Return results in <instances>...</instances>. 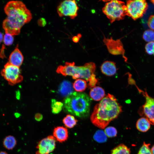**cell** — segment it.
<instances>
[{"instance_id":"cell-1","label":"cell","mask_w":154,"mask_h":154,"mask_svg":"<svg viewBox=\"0 0 154 154\" xmlns=\"http://www.w3.org/2000/svg\"><path fill=\"white\" fill-rule=\"evenodd\" d=\"M4 10L7 17L3 22V28L5 33L13 36L19 35L23 26L29 23L32 18L30 11L21 1L8 2Z\"/></svg>"},{"instance_id":"cell-2","label":"cell","mask_w":154,"mask_h":154,"mask_svg":"<svg viewBox=\"0 0 154 154\" xmlns=\"http://www.w3.org/2000/svg\"><path fill=\"white\" fill-rule=\"evenodd\" d=\"M122 111V107L116 98L108 93L95 106L90 116V120L95 126L104 129Z\"/></svg>"},{"instance_id":"cell-3","label":"cell","mask_w":154,"mask_h":154,"mask_svg":"<svg viewBox=\"0 0 154 154\" xmlns=\"http://www.w3.org/2000/svg\"><path fill=\"white\" fill-rule=\"evenodd\" d=\"M91 102V99L86 93L73 92L65 98L63 106L66 112L84 118L89 115Z\"/></svg>"},{"instance_id":"cell-4","label":"cell","mask_w":154,"mask_h":154,"mask_svg":"<svg viewBox=\"0 0 154 154\" xmlns=\"http://www.w3.org/2000/svg\"><path fill=\"white\" fill-rule=\"evenodd\" d=\"M96 69V65L92 62L79 66H75L74 62H67L64 66H58L56 72L64 76H71L74 79H82L89 82L92 75L94 74Z\"/></svg>"},{"instance_id":"cell-5","label":"cell","mask_w":154,"mask_h":154,"mask_svg":"<svg viewBox=\"0 0 154 154\" xmlns=\"http://www.w3.org/2000/svg\"><path fill=\"white\" fill-rule=\"evenodd\" d=\"M126 7L122 1L113 0L107 2L102 9L103 13L111 23L123 20L126 15Z\"/></svg>"},{"instance_id":"cell-6","label":"cell","mask_w":154,"mask_h":154,"mask_svg":"<svg viewBox=\"0 0 154 154\" xmlns=\"http://www.w3.org/2000/svg\"><path fill=\"white\" fill-rule=\"evenodd\" d=\"M129 81V82L135 85L139 92L141 93L145 98V102L139 110V114L144 116L151 124L154 125V98L149 96L146 90L144 91L139 89L132 78Z\"/></svg>"},{"instance_id":"cell-7","label":"cell","mask_w":154,"mask_h":154,"mask_svg":"<svg viewBox=\"0 0 154 154\" xmlns=\"http://www.w3.org/2000/svg\"><path fill=\"white\" fill-rule=\"evenodd\" d=\"M126 15L134 20L141 17L146 12L148 5L145 0H130L126 2Z\"/></svg>"},{"instance_id":"cell-8","label":"cell","mask_w":154,"mask_h":154,"mask_svg":"<svg viewBox=\"0 0 154 154\" xmlns=\"http://www.w3.org/2000/svg\"><path fill=\"white\" fill-rule=\"evenodd\" d=\"M1 74L11 85L21 82L23 78L19 67L11 64L8 62L5 65Z\"/></svg>"},{"instance_id":"cell-9","label":"cell","mask_w":154,"mask_h":154,"mask_svg":"<svg viewBox=\"0 0 154 154\" xmlns=\"http://www.w3.org/2000/svg\"><path fill=\"white\" fill-rule=\"evenodd\" d=\"M78 9L75 1L65 0L58 6L57 11L60 17L68 16L71 19H73L77 15Z\"/></svg>"},{"instance_id":"cell-10","label":"cell","mask_w":154,"mask_h":154,"mask_svg":"<svg viewBox=\"0 0 154 154\" xmlns=\"http://www.w3.org/2000/svg\"><path fill=\"white\" fill-rule=\"evenodd\" d=\"M103 41L110 53L114 55H122L125 61H127V59L124 55L125 50L120 39L115 40L112 37L106 38L104 37Z\"/></svg>"},{"instance_id":"cell-11","label":"cell","mask_w":154,"mask_h":154,"mask_svg":"<svg viewBox=\"0 0 154 154\" xmlns=\"http://www.w3.org/2000/svg\"><path fill=\"white\" fill-rule=\"evenodd\" d=\"M56 143V139L52 135H49L43 139L37 144L36 154H49L55 149Z\"/></svg>"},{"instance_id":"cell-12","label":"cell","mask_w":154,"mask_h":154,"mask_svg":"<svg viewBox=\"0 0 154 154\" xmlns=\"http://www.w3.org/2000/svg\"><path fill=\"white\" fill-rule=\"evenodd\" d=\"M23 60V56L17 46L10 54L8 62L13 65L19 67L22 64Z\"/></svg>"},{"instance_id":"cell-13","label":"cell","mask_w":154,"mask_h":154,"mask_svg":"<svg viewBox=\"0 0 154 154\" xmlns=\"http://www.w3.org/2000/svg\"><path fill=\"white\" fill-rule=\"evenodd\" d=\"M53 135L56 140L60 143H62L66 141L68 138V129L63 126L56 127L53 130Z\"/></svg>"},{"instance_id":"cell-14","label":"cell","mask_w":154,"mask_h":154,"mask_svg":"<svg viewBox=\"0 0 154 154\" xmlns=\"http://www.w3.org/2000/svg\"><path fill=\"white\" fill-rule=\"evenodd\" d=\"M100 68L102 73L108 76L114 75L117 70L115 63L110 61L104 62L101 65Z\"/></svg>"},{"instance_id":"cell-15","label":"cell","mask_w":154,"mask_h":154,"mask_svg":"<svg viewBox=\"0 0 154 154\" xmlns=\"http://www.w3.org/2000/svg\"><path fill=\"white\" fill-rule=\"evenodd\" d=\"M73 91V84L67 80H64L61 83L58 89L60 94L66 97L72 93Z\"/></svg>"},{"instance_id":"cell-16","label":"cell","mask_w":154,"mask_h":154,"mask_svg":"<svg viewBox=\"0 0 154 154\" xmlns=\"http://www.w3.org/2000/svg\"><path fill=\"white\" fill-rule=\"evenodd\" d=\"M90 97L94 100L99 101L101 100L105 95L104 89L100 86H95L92 88L90 92Z\"/></svg>"},{"instance_id":"cell-17","label":"cell","mask_w":154,"mask_h":154,"mask_svg":"<svg viewBox=\"0 0 154 154\" xmlns=\"http://www.w3.org/2000/svg\"><path fill=\"white\" fill-rule=\"evenodd\" d=\"M150 123L145 117H141L138 119L136 127L138 130L142 132L147 131L150 127Z\"/></svg>"},{"instance_id":"cell-18","label":"cell","mask_w":154,"mask_h":154,"mask_svg":"<svg viewBox=\"0 0 154 154\" xmlns=\"http://www.w3.org/2000/svg\"><path fill=\"white\" fill-rule=\"evenodd\" d=\"M3 145L6 149L10 150L13 149L17 144V141L15 138L11 135L6 136L3 141Z\"/></svg>"},{"instance_id":"cell-19","label":"cell","mask_w":154,"mask_h":154,"mask_svg":"<svg viewBox=\"0 0 154 154\" xmlns=\"http://www.w3.org/2000/svg\"><path fill=\"white\" fill-rule=\"evenodd\" d=\"M73 87L76 91L81 92L85 90L87 87L86 81L82 79H77L73 83Z\"/></svg>"},{"instance_id":"cell-20","label":"cell","mask_w":154,"mask_h":154,"mask_svg":"<svg viewBox=\"0 0 154 154\" xmlns=\"http://www.w3.org/2000/svg\"><path fill=\"white\" fill-rule=\"evenodd\" d=\"M62 122L66 127L71 128L76 125L78 120L73 116L68 114L64 118Z\"/></svg>"},{"instance_id":"cell-21","label":"cell","mask_w":154,"mask_h":154,"mask_svg":"<svg viewBox=\"0 0 154 154\" xmlns=\"http://www.w3.org/2000/svg\"><path fill=\"white\" fill-rule=\"evenodd\" d=\"M129 148L121 144L115 147L111 151V154H130Z\"/></svg>"},{"instance_id":"cell-22","label":"cell","mask_w":154,"mask_h":154,"mask_svg":"<svg viewBox=\"0 0 154 154\" xmlns=\"http://www.w3.org/2000/svg\"><path fill=\"white\" fill-rule=\"evenodd\" d=\"M51 105L52 112L54 114H57L60 112L63 106V103L55 99H52Z\"/></svg>"},{"instance_id":"cell-23","label":"cell","mask_w":154,"mask_h":154,"mask_svg":"<svg viewBox=\"0 0 154 154\" xmlns=\"http://www.w3.org/2000/svg\"><path fill=\"white\" fill-rule=\"evenodd\" d=\"M94 138L96 141L99 143L104 142L106 141L107 136L104 132L102 130H98L95 133Z\"/></svg>"},{"instance_id":"cell-24","label":"cell","mask_w":154,"mask_h":154,"mask_svg":"<svg viewBox=\"0 0 154 154\" xmlns=\"http://www.w3.org/2000/svg\"><path fill=\"white\" fill-rule=\"evenodd\" d=\"M143 38L148 42L154 41V31L151 29L146 30L143 33Z\"/></svg>"},{"instance_id":"cell-25","label":"cell","mask_w":154,"mask_h":154,"mask_svg":"<svg viewBox=\"0 0 154 154\" xmlns=\"http://www.w3.org/2000/svg\"><path fill=\"white\" fill-rule=\"evenodd\" d=\"M13 36L9 33H5L4 35L3 42L4 44L7 46L12 45L14 41Z\"/></svg>"},{"instance_id":"cell-26","label":"cell","mask_w":154,"mask_h":154,"mask_svg":"<svg viewBox=\"0 0 154 154\" xmlns=\"http://www.w3.org/2000/svg\"><path fill=\"white\" fill-rule=\"evenodd\" d=\"M104 132L109 137H114L116 136L117 132L116 129L114 127H109L105 128Z\"/></svg>"},{"instance_id":"cell-27","label":"cell","mask_w":154,"mask_h":154,"mask_svg":"<svg viewBox=\"0 0 154 154\" xmlns=\"http://www.w3.org/2000/svg\"><path fill=\"white\" fill-rule=\"evenodd\" d=\"M150 144L144 142L143 145L140 149L138 154H152L150 148Z\"/></svg>"},{"instance_id":"cell-28","label":"cell","mask_w":154,"mask_h":154,"mask_svg":"<svg viewBox=\"0 0 154 154\" xmlns=\"http://www.w3.org/2000/svg\"><path fill=\"white\" fill-rule=\"evenodd\" d=\"M145 50L148 54L154 55V41L147 43L145 45Z\"/></svg>"},{"instance_id":"cell-29","label":"cell","mask_w":154,"mask_h":154,"mask_svg":"<svg viewBox=\"0 0 154 154\" xmlns=\"http://www.w3.org/2000/svg\"><path fill=\"white\" fill-rule=\"evenodd\" d=\"M89 82L88 85L89 88H91L95 87L97 83V80L96 78L95 75L94 74L92 75Z\"/></svg>"},{"instance_id":"cell-30","label":"cell","mask_w":154,"mask_h":154,"mask_svg":"<svg viewBox=\"0 0 154 154\" xmlns=\"http://www.w3.org/2000/svg\"><path fill=\"white\" fill-rule=\"evenodd\" d=\"M147 23L150 29L154 30V15H151L149 17Z\"/></svg>"},{"instance_id":"cell-31","label":"cell","mask_w":154,"mask_h":154,"mask_svg":"<svg viewBox=\"0 0 154 154\" xmlns=\"http://www.w3.org/2000/svg\"><path fill=\"white\" fill-rule=\"evenodd\" d=\"M35 118L37 121H40L42 119L43 116L41 114L38 113L35 114Z\"/></svg>"},{"instance_id":"cell-32","label":"cell","mask_w":154,"mask_h":154,"mask_svg":"<svg viewBox=\"0 0 154 154\" xmlns=\"http://www.w3.org/2000/svg\"><path fill=\"white\" fill-rule=\"evenodd\" d=\"M79 35V34L78 36H75L73 37L72 40L74 42H77L79 41L80 38Z\"/></svg>"},{"instance_id":"cell-33","label":"cell","mask_w":154,"mask_h":154,"mask_svg":"<svg viewBox=\"0 0 154 154\" xmlns=\"http://www.w3.org/2000/svg\"><path fill=\"white\" fill-rule=\"evenodd\" d=\"M4 35L3 34L0 32V44L3 40Z\"/></svg>"},{"instance_id":"cell-34","label":"cell","mask_w":154,"mask_h":154,"mask_svg":"<svg viewBox=\"0 0 154 154\" xmlns=\"http://www.w3.org/2000/svg\"><path fill=\"white\" fill-rule=\"evenodd\" d=\"M151 151L152 154H154V145L152 147L151 149Z\"/></svg>"},{"instance_id":"cell-35","label":"cell","mask_w":154,"mask_h":154,"mask_svg":"<svg viewBox=\"0 0 154 154\" xmlns=\"http://www.w3.org/2000/svg\"><path fill=\"white\" fill-rule=\"evenodd\" d=\"M0 154H8V153L5 151H2L0 152Z\"/></svg>"},{"instance_id":"cell-36","label":"cell","mask_w":154,"mask_h":154,"mask_svg":"<svg viewBox=\"0 0 154 154\" xmlns=\"http://www.w3.org/2000/svg\"><path fill=\"white\" fill-rule=\"evenodd\" d=\"M150 1L154 5V0H151Z\"/></svg>"}]
</instances>
